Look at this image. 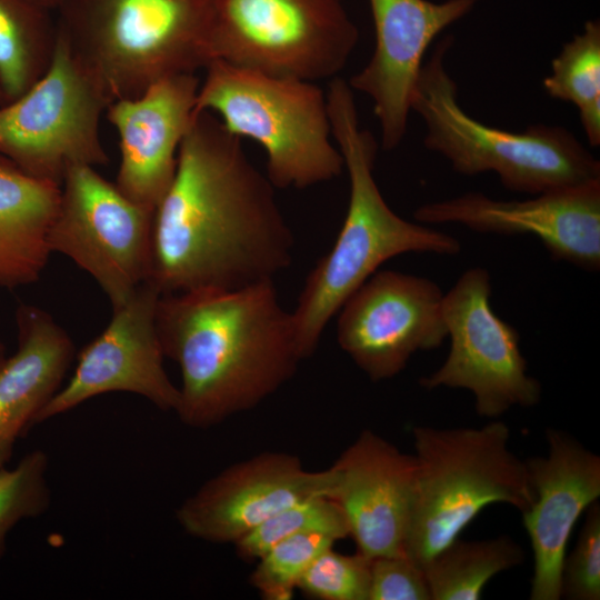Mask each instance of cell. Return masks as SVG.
<instances>
[{
	"label": "cell",
	"instance_id": "1",
	"mask_svg": "<svg viewBox=\"0 0 600 600\" xmlns=\"http://www.w3.org/2000/svg\"><path fill=\"white\" fill-rule=\"evenodd\" d=\"M274 189L241 138L211 112L193 114L156 208L149 282L163 296L273 281L294 247Z\"/></svg>",
	"mask_w": 600,
	"mask_h": 600
},
{
	"label": "cell",
	"instance_id": "2",
	"mask_svg": "<svg viewBox=\"0 0 600 600\" xmlns=\"http://www.w3.org/2000/svg\"><path fill=\"white\" fill-rule=\"evenodd\" d=\"M156 324L164 357L180 369L174 412L191 428L253 409L302 360L273 281L160 296Z\"/></svg>",
	"mask_w": 600,
	"mask_h": 600
},
{
	"label": "cell",
	"instance_id": "3",
	"mask_svg": "<svg viewBox=\"0 0 600 600\" xmlns=\"http://www.w3.org/2000/svg\"><path fill=\"white\" fill-rule=\"evenodd\" d=\"M333 140L348 172L350 194L341 230L332 248L309 272L291 312L301 359L317 349L323 330L344 301L379 267L403 253L456 256V237L398 216L383 199L374 176L378 142L362 129L353 90L340 77L326 92Z\"/></svg>",
	"mask_w": 600,
	"mask_h": 600
},
{
	"label": "cell",
	"instance_id": "4",
	"mask_svg": "<svg viewBox=\"0 0 600 600\" xmlns=\"http://www.w3.org/2000/svg\"><path fill=\"white\" fill-rule=\"evenodd\" d=\"M59 32L112 100L212 60V0H62Z\"/></svg>",
	"mask_w": 600,
	"mask_h": 600
},
{
	"label": "cell",
	"instance_id": "5",
	"mask_svg": "<svg viewBox=\"0 0 600 600\" xmlns=\"http://www.w3.org/2000/svg\"><path fill=\"white\" fill-rule=\"evenodd\" d=\"M451 37L423 62L410 101L422 119L428 150L464 176L494 172L514 192L539 194L600 179L599 160L568 129L534 124L521 132L487 126L458 101V86L446 67Z\"/></svg>",
	"mask_w": 600,
	"mask_h": 600
},
{
	"label": "cell",
	"instance_id": "6",
	"mask_svg": "<svg viewBox=\"0 0 600 600\" xmlns=\"http://www.w3.org/2000/svg\"><path fill=\"white\" fill-rule=\"evenodd\" d=\"M414 498L404 553L422 567L492 503L526 511L533 498L526 461L509 448L510 429L414 427Z\"/></svg>",
	"mask_w": 600,
	"mask_h": 600
},
{
	"label": "cell",
	"instance_id": "7",
	"mask_svg": "<svg viewBox=\"0 0 600 600\" xmlns=\"http://www.w3.org/2000/svg\"><path fill=\"white\" fill-rule=\"evenodd\" d=\"M194 114L213 113L232 134L256 141L274 188L306 189L339 177L326 92L317 82L264 74L211 60Z\"/></svg>",
	"mask_w": 600,
	"mask_h": 600
},
{
	"label": "cell",
	"instance_id": "8",
	"mask_svg": "<svg viewBox=\"0 0 600 600\" xmlns=\"http://www.w3.org/2000/svg\"><path fill=\"white\" fill-rule=\"evenodd\" d=\"M359 31L343 0H212L213 59L317 82L346 68Z\"/></svg>",
	"mask_w": 600,
	"mask_h": 600
},
{
	"label": "cell",
	"instance_id": "9",
	"mask_svg": "<svg viewBox=\"0 0 600 600\" xmlns=\"http://www.w3.org/2000/svg\"><path fill=\"white\" fill-rule=\"evenodd\" d=\"M112 102L58 30L53 58L43 76L0 106V156L58 186L74 166H103L108 154L99 127Z\"/></svg>",
	"mask_w": 600,
	"mask_h": 600
},
{
	"label": "cell",
	"instance_id": "10",
	"mask_svg": "<svg viewBox=\"0 0 600 600\" xmlns=\"http://www.w3.org/2000/svg\"><path fill=\"white\" fill-rule=\"evenodd\" d=\"M156 210L137 204L94 167L70 168L48 232L50 252L69 257L98 282L112 309L149 281Z\"/></svg>",
	"mask_w": 600,
	"mask_h": 600
},
{
	"label": "cell",
	"instance_id": "11",
	"mask_svg": "<svg viewBox=\"0 0 600 600\" xmlns=\"http://www.w3.org/2000/svg\"><path fill=\"white\" fill-rule=\"evenodd\" d=\"M491 276L486 268L464 271L443 296V320L450 349L443 363L420 384L464 389L479 416L496 419L512 407L541 399L540 382L528 373L518 330L491 307Z\"/></svg>",
	"mask_w": 600,
	"mask_h": 600
},
{
	"label": "cell",
	"instance_id": "12",
	"mask_svg": "<svg viewBox=\"0 0 600 600\" xmlns=\"http://www.w3.org/2000/svg\"><path fill=\"white\" fill-rule=\"evenodd\" d=\"M443 296L428 278L378 270L339 309L337 341L370 380L393 378L447 338Z\"/></svg>",
	"mask_w": 600,
	"mask_h": 600
},
{
	"label": "cell",
	"instance_id": "13",
	"mask_svg": "<svg viewBox=\"0 0 600 600\" xmlns=\"http://www.w3.org/2000/svg\"><path fill=\"white\" fill-rule=\"evenodd\" d=\"M159 297L147 281L112 309L109 324L79 352L73 374L42 409L37 424L109 392H131L160 410H176L179 388L163 368L156 324Z\"/></svg>",
	"mask_w": 600,
	"mask_h": 600
},
{
	"label": "cell",
	"instance_id": "14",
	"mask_svg": "<svg viewBox=\"0 0 600 600\" xmlns=\"http://www.w3.org/2000/svg\"><path fill=\"white\" fill-rule=\"evenodd\" d=\"M413 216L424 224L458 223L483 233L531 234L557 260L592 272L600 268V179L526 200L468 192L420 206Z\"/></svg>",
	"mask_w": 600,
	"mask_h": 600
},
{
	"label": "cell",
	"instance_id": "15",
	"mask_svg": "<svg viewBox=\"0 0 600 600\" xmlns=\"http://www.w3.org/2000/svg\"><path fill=\"white\" fill-rule=\"evenodd\" d=\"M333 472L310 471L300 458L264 451L236 462L207 480L177 509L190 536L211 543H232L277 512L299 501L329 497Z\"/></svg>",
	"mask_w": 600,
	"mask_h": 600
},
{
	"label": "cell",
	"instance_id": "16",
	"mask_svg": "<svg viewBox=\"0 0 600 600\" xmlns=\"http://www.w3.org/2000/svg\"><path fill=\"white\" fill-rule=\"evenodd\" d=\"M479 1L369 0L373 52L348 83L371 99L384 150L397 148L406 134L410 101L427 49Z\"/></svg>",
	"mask_w": 600,
	"mask_h": 600
},
{
	"label": "cell",
	"instance_id": "17",
	"mask_svg": "<svg viewBox=\"0 0 600 600\" xmlns=\"http://www.w3.org/2000/svg\"><path fill=\"white\" fill-rule=\"evenodd\" d=\"M548 452L526 460L533 493L523 527L533 553L531 600H559L567 544L580 516L600 497V457L564 431H546Z\"/></svg>",
	"mask_w": 600,
	"mask_h": 600
},
{
	"label": "cell",
	"instance_id": "18",
	"mask_svg": "<svg viewBox=\"0 0 600 600\" xmlns=\"http://www.w3.org/2000/svg\"><path fill=\"white\" fill-rule=\"evenodd\" d=\"M330 468V499L341 508L357 551L369 559L404 553L414 498V456L363 430Z\"/></svg>",
	"mask_w": 600,
	"mask_h": 600
},
{
	"label": "cell",
	"instance_id": "19",
	"mask_svg": "<svg viewBox=\"0 0 600 600\" xmlns=\"http://www.w3.org/2000/svg\"><path fill=\"white\" fill-rule=\"evenodd\" d=\"M199 84L196 73L173 74L108 107L120 147L114 183L134 203L156 210L169 189L193 120Z\"/></svg>",
	"mask_w": 600,
	"mask_h": 600
},
{
	"label": "cell",
	"instance_id": "20",
	"mask_svg": "<svg viewBox=\"0 0 600 600\" xmlns=\"http://www.w3.org/2000/svg\"><path fill=\"white\" fill-rule=\"evenodd\" d=\"M18 349L0 369V468L62 386L74 357L71 338L43 309L16 311Z\"/></svg>",
	"mask_w": 600,
	"mask_h": 600
},
{
	"label": "cell",
	"instance_id": "21",
	"mask_svg": "<svg viewBox=\"0 0 600 600\" xmlns=\"http://www.w3.org/2000/svg\"><path fill=\"white\" fill-rule=\"evenodd\" d=\"M60 186L34 178L0 156V287L36 282L49 256L48 232Z\"/></svg>",
	"mask_w": 600,
	"mask_h": 600
},
{
	"label": "cell",
	"instance_id": "22",
	"mask_svg": "<svg viewBox=\"0 0 600 600\" xmlns=\"http://www.w3.org/2000/svg\"><path fill=\"white\" fill-rule=\"evenodd\" d=\"M51 10L33 0H0V83L10 102L47 71L57 46Z\"/></svg>",
	"mask_w": 600,
	"mask_h": 600
},
{
	"label": "cell",
	"instance_id": "23",
	"mask_svg": "<svg viewBox=\"0 0 600 600\" xmlns=\"http://www.w3.org/2000/svg\"><path fill=\"white\" fill-rule=\"evenodd\" d=\"M523 560L522 548L508 536L486 540L457 538L422 569L431 600H478L496 574Z\"/></svg>",
	"mask_w": 600,
	"mask_h": 600
},
{
	"label": "cell",
	"instance_id": "24",
	"mask_svg": "<svg viewBox=\"0 0 600 600\" xmlns=\"http://www.w3.org/2000/svg\"><path fill=\"white\" fill-rule=\"evenodd\" d=\"M543 88L554 99L572 103L592 147L600 144V22L590 20L551 62Z\"/></svg>",
	"mask_w": 600,
	"mask_h": 600
},
{
	"label": "cell",
	"instance_id": "25",
	"mask_svg": "<svg viewBox=\"0 0 600 600\" xmlns=\"http://www.w3.org/2000/svg\"><path fill=\"white\" fill-rule=\"evenodd\" d=\"M308 531H322L339 540L349 537L346 517L329 497L299 501L277 512L236 543L237 554L244 561H257L280 541Z\"/></svg>",
	"mask_w": 600,
	"mask_h": 600
},
{
	"label": "cell",
	"instance_id": "26",
	"mask_svg": "<svg viewBox=\"0 0 600 600\" xmlns=\"http://www.w3.org/2000/svg\"><path fill=\"white\" fill-rule=\"evenodd\" d=\"M339 539L322 531L289 537L256 561L251 586L266 600H290L298 582L311 562Z\"/></svg>",
	"mask_w": 600,
	"mask_h": 600
},
{
	"label": "cell",
	"instance_id": "27",
	"mask_svg": "<svg viewBox=\"0 0 600 600\" xmlns=\"http://www.w3.org/2000/svg\"><path fill=\"white\" fill-rule=\"evenodd\" d=\"M48 457L42 450L27 453L14 468H0V559L9 531L21 520L42 514L50 503Z\"/></svg>",
	"mask_w": 600,
	"mask_h": 600
},
{
	"label": "cell",
	"instance_id": "28",
	"mask_svg": "<svg viewBox=\"0 0 600 600\" xmlns=\"http://www.w3.org/2000/svg\"><path fill=\"white\" fill-rule=\"evenodd\" d=\"M370 567L362 553L343 554L331 547L311 562L297 589L320 600H369Z\"/></svg>",
	"mask_w": 600,
	"mask_h": 600
},
{
	"label": "cell",
	"instance_id": "29",
	"mask_svg": "<svg viewBox=\"0 0 600 600\" xmlns=\"http://www.w3.org/2000/svg\"><path fill=\"white\" fill-rule=\"evenodd\" d=\"M586 511L577 543L562 566L561 598L569 600L600 599V503Z\"/></svg>",
	"mask_w": 600,
	"mask_h": 600
},
{
	"label": "cell",
	"instance_id": "30",
	"mask_svg": "<svg viewBox=\"0 0 600 600\" xmlns=\"http://www.w3.org/2000/svg\"><path fill=\"white\" fill-rule=\"evenodd\" d=\"M369 600H431L422 567L406 553L371 559Z\"/></svg>",
	"mask_w": 600,
	"mask_h": 600
},
{
	"label": "cell",
	"instance_id": "31",
	"mask_svg": "<svg viewBox=\"0 0 600 600\" xmlns=\"http://www.w3.org/2000/svg\"><path fill=\"white\" fill-rule=\"evenodd\" d=\"M33 1H36L40 6L51 11H56L62 0H33Z\"/></svg>",
	"mask_w": 600,
	"mask_h": 600
},
{
	"label": "cell",
	"instance_id": "32",
	"mask_svg": "<svg viewBox=\"0 0 600 600\" xmlns=\"http://www.w3.org/2000/svg\"><path fill=\"white\" fill-rule=\"evenodd\" d=\"M8 356L6 351L4 344L0 341V369L3 367L4 362L7 361Z\"/></svg>",
	"mask_w": 600,
	"mask_h": 600
},
{
	"label": "cell",
	"instance_id": "33",
	"mask_svg": "<svg viewBox=\"0 0 600 600\" xmlns=\"http://www.w3.org/2000/svg\"><path fill=\"white\" fill-rule=\"evenodd\" d=\"M4 103V93L0 83V106Z\"/></svg>",
	"mask_w": 600,
	"mask_h": 600
}]
</instances>
